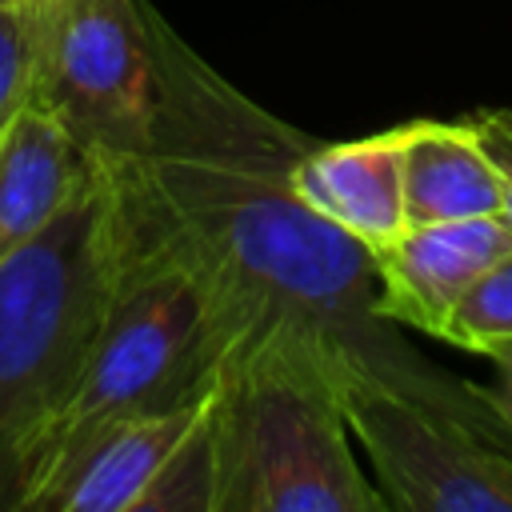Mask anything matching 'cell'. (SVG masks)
<instances>
[{"mask_svg":"<svg viewBox=\"0 0 512 512\" xmlns=\"http://www.w3.org/2000/svg\"><path fill=\"white\" fill-rule=\"evenodd\" d=\"M456 348L488 356L496 344L512 340V252H504L452 308L444 336Z\"/></svg>","mask_w":512,"mask_h":512,"instance_id":"obj_14","label":"cell"},{"mask_svg":"<svg viewBox=\"0 0 512 512\" xmlns=\"http://www.w3.org/2000/svg\"><path fill=\"white\" fill-rule=\"evenodd\" d=\"M504 252H512V228L504 216L408 224L396 240L372 252L380 312L400 328L440 340L452 308Z\"/></svg>","mask_w":512,"mask_h":512,"instance_id":"obj_7","label":"cell"},{"mask_svg":"<svg viewBox=\"0 0 512 512\" xmlns=\"http://www.w3.org/2000/svg\"><path fill=\"white\" fill-rule=\"evenodd\" d=\"M48 4H0V132L36 96L40 52L48 28Z\"/></svg>","mask_w":512,"mask_h":512,"instance_id":"obj_12","label":"cell"},{"mask_svg":"<svg viewBox=\"0 0 512 512\" xmlns=\"http://www.w3.org/2000/svg\"><path fill=\"white\" fill-rule=\"evenodd\" d=\"M204 400L100 428L60 464L28 512H136L156 472L196 424Z\"/></svg>","mask_w":512,"mask_h":512,"instance_id":"obj_8","label":"cell"},{"mask_svg":"<svg viewBox=\"0 0 512 512\" xmlns=\"http://www.w3.org/2000/svg\"><path fill=\"white\" fill-rule=\"evenodd\" d=\"M340 396L388 508L512 512V448L368 376H340Z\"/></svg>","mask_w":512,"mask_h":512,"instance_id":"obj_6","label":"cell"},{"mask_svg":"<svg viewBox=\"0 0 512 512\" xmlns=\"http://www.w3.org/2000/svg\"><path fill=\"white\" fill-rule=\"evenodd\" d=\"M488 360H492L496 372H500L496 396H500V408H504V416H508V424H512V340H508V344H496V348L488 352Z\"/></svg>","mask_w":512,"mask_h":512,"instance_id":"obj_16","label":"cell"},{"mask_svg":"<svg viewBox=\"0 0 512 512\" xmlns=\"http://www.w3.org/2000/svg\"><path fill=\"white\" fill-rule=\"evenodd\" d=\"M216 480H212V440H208V400L176 444L168 464L156 472L152 488L144 492L136 512H212Z\"/></svg>","mask_w":512,"mask_h":512,"instance_id":"obj_13","label":"cell"},{"mask_svg":"<svg viewBox=\"0 0 512 512\" xmlns=\"http://www.w3.org/2000/svg\"><path fill=\"white\" fill-rule=\"evenodd\" d=\"M0 4H36V0H0Z\"/></svg>","mask_w":512,"mask_h":512,"instance_id":"obj_17","label":"cell"},{"mask_svg":"<svg viewBox=\"0 0 512 512\" xmlns=\"http://www.w3.org/2000/svg\"><path fill=\"white\" fill-rule=\"evenodd\" d=\"M92 172L96 156L84 152L72 128L40 100H28L0 132V264L44 236Z\"/></svg>","mask_w":512,"mask_h":512,"instance_id":"obj_9","label":"cell"},{"mask_svg":"<svg viewBox=\"0 0 512 512\" xmlns=\"http://www.w3.org/2000/svg\"><path fill=\"white\" fill-rule=\"evenodd\" d=\"M124 252L116 168L92 180L28 248L0 264V512H28L56 420L84 372Z\"/></svg>","mask_w":512,"mask_h":512,"instance_id":"obj_3","label":"cell"},{"mask_svg":"<svg viewBox=\"0 0 512 512\" xmlns=\"http://www.w3.org/2000/svg\"><path fill=\"white\" fill-rule=\"evenodd\" d=\"M88 156L128 164L144 152L156 108L152 4L52 0L36 96Z\"/></svg>","mask_w":512,"mask_h":512,"instance_id":"obj_5","label":"cell"},{"mask_svg":"<svg viewBox=\"0 0 512 512\" xmlns=\"http://www.w3.org/2000/svg\"><path fill=\"white\" fill-rule=\"evenodd\" d=\"M112 168L124 200V252L84 372L56 420L40 488L100 428L200 404L248 340L208 268L152 216L124 168Z\"/></svg>","mask_w":512,"mask_h":512,"instance_id":"obj_2","label":"cell"},{"mask_svg":"<svg viewBox=\"0 0 512 512\" xmlns=\"http://www.w3.org/2000/svg\"><path fill=\"white\" fill-rule=\"evenodd\" d=\"M156 108L120 164L152 216L208 268L248 340L272 324L320 336L344 376H368L512 448L500 396L420 356L380 312L372 252L312 212L292 164L316 140L260 108L152 8Z\"/></svg>","mask_w":512,"mask_h":512,"instance_id":"obj_1","label":"cell"},{"mask_svg":"<svg viewBox=\"0 0 512 512\" xmlns=\"http://www.w3.org/2000/svg\"><path fill=\"white\" fill-rule=\"evenodd\" d=\"M408 224L500 216V176L468 120L396 124Z\"/></svg>","mask_w":512,"mask_h":512,"instance_id":"obj_11","label":"cell"},{"mask_svg":"<svg viewBox=\"0 0 512 512\" xmlns=\"http://www.w3.org/2000/svg\"><path fill=\"white\" fill-rule=\"evenodd\" d=\"M468 124L476 128V136L500 176V216L512 228V108H484V112L468 116Z\"/></svg>","mask_w":512,"mask_h":512,"instance_id":"obj_15","label":"cell"},{"mask_svg":"<svg viewBox=\"0 0 512 512\" xmlns=\"http://www.w3.org/2000/svg\"><path fill=\"white\" fill-rule=\"evenodd\" d=\"M292 188L312 212L356 236L368 252L384 248L408 228L396 128L340 144L316 140L292 164Z\"/></svg>","mask_w":512,"mask_h":512,"instance_id":"obj_10","label":"cell"},{"mask_svg":"<svg viewBox=\"0 0 512 512\" xmlns=\"http://www.w3.org/2000/svg\"><path fill=\"white\" fill-rule=\"evenodd\" d=\"M344 364L312 332L272 324L244 340L208 392L212 512H384L352 452Z\"/></svg>","mask_w":512,"mask_h":512,"instance_id":"obj_4","label":"cell"}]
</instances>
